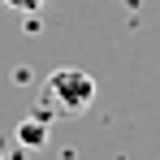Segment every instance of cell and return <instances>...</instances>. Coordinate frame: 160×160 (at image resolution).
I'll use <instances>...</instances> for the list:
<instances>
[{
    "label": "cell",
    "mask_w": 160,
    "mask_h": 160,
    "mask_svg": "<svg viewBox=\"0 0 160 160\" xmlns=\"http://www.w3.org/2000/svg\"><path fill=\"white\" fill-rule=\"evenodd\" d=\"M9 9H18V13H35V9H43V0H4Z\"/></svg>",
    "instance_id": "obj_3"
},
{
    "label": "cell",
    "mask_w": 160,
    "mask_h": 160,
    "mask_svg": "<svg viewBox=\"0 0 160 160\" xmlns=\"http://www.w3.org/2000/svg\"><path fill=\"white\" fill-rule=\"evenodd\" d=\"M43 104L56 117H82L87 108L95 104V78L87 69H69V65L52 69L43 78Z\"/></svg>",
    "instance_id": "obj_1"
},
{
    "label": "cell",
    "mask_w": 160,
    "mask_h": 160,
    "mask_svg": "<svg viewBox=\"0 0 160 160\" xmlns=\"http://www.w3.org/2000/svg\"><path fill=\"white\" fill-rule=\"evenodd\" d=\"M18 143L30 147V152H35V147H43V143H48V117H43V112L26 117V121L18 126Z\"/></svg>",
    "instance_id": "obj_2"
}]
</instances>
